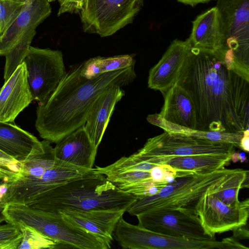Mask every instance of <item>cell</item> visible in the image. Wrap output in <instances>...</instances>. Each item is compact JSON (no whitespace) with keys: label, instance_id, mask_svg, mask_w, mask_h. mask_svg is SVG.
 I'll use <instances>...</instances> for the list:
<instances>
[{"label":"cell","instance_id":"1","mask_svg":"<svg viewBox=\"0 0 249 249\" xmlns=\"http://www.w3.org/2000/svg\"><path fill=\"white\" fill-rule=\"evenodd\" d=\"M175 84L195 104L197 130L243 133L249 126V81L217 56L193 48Z\"/></svg>","mask_w":249,"mask_h":249},{"label":"cell","instance_id":"2","mask_svg":"<svg viewBox=\"0 0 249 249\" xmlns=\"http://www.w3.org/2000/svg\"><path fill=\"white\" fill-rule=\"evenodd\" d=\"M83 63L72 67L55 89L36 108L35 126L40 137L57 143L84 125L96 98L114 86L124 87L136 77L134 66L87 79L80 74Z\"/></svg>","mask_w":249,"mask_h":249},{"label":"cell","instance_id":"3","mask_svg":"<svg viewBox=\"0 0 249 249\" xmlns=\"http://www.w3.org/2000/svg\"><path fill=\"white\" fill-rule=\"evenodd\" d=\"M136 197L113 185L94 170L56 187L30 200L25 205L51 213L66 210H125Z\"/></svg>","mask_w":249,"mask_h":249},{"label":"cell","instance_id":"4","mask_svg":"<svg viewBox=\"0 0 249 249\" xmlns=\"http://www.w3.org/2000/svg\"><path fill=\"white\" fill-rule=\"evenodd\" d=\"M5 222L22 223L57 243L56 249H107L111 244L99 236L51 213L22 205L9 204L2 210Z\"/></svg>","mask_w":249,"mask_h":249},{"label":"cell","instance_id":"5","mask_svg":"<svg viewBox=\"0 0 249 249\" xmlns=\"http://www.w3.org/2000/svg\"><path fill=\"white\" fill-rule=\"evenodd\" d=\"M235 169L222 168L204 175L177 177L156 194L136 198L126 212L136 216L144 212L184 208L195 210L198 200L206 191L221 183Z\"/></svg>","mask_w":249,"mask_h":249},{"label":"cell","instance_id":"6","mask_svg":"<svg viewBox=\"0 0 249 249\" xmlns=\"http://www.w3.org/2000/svg\"><path fill=\"white\" fill-rule=\"evenodd\" d=\"M158 157L137 152L123 157L105 167L96 166L95 172L104 175L120 190L142 198L157 193L167 184L165 172Z\"/></svg>","mask_w":249,"mask_h":249},{"label":"cell","instance_id":"7","mask_svg":"<svg viewBox=\"0 0 249 249\" xmlns=\"http://www.w3.org/2000/svg\"><path fill=\"white\" fill-rule=\"evenodd\" d=\"M224 59L240 76L249 75V0H218Z\"/></svg>","mask_w":249,"mask_h":249},{"label":"cell","instance_id":"8","mask_svg":"<svg viewBox=\"0 0 249 249\" xmlns=\"http://www.w3.org/2000/svg\"><path fill=\"white\" fill-rule=\"evenodd\" d=\"M49 2L48 0H31L26 3L13 23L0 35V55L6 58L4 82L23 62L36 27L51 14Z\"/></svg>","mask_w":249,"mask_h":249},{"label":"cell","instance_id":"9","mask_svg":"<svg viewBox=\"0 0 249 249\" xmlns=\"http://www.w3.org/2000/svg\"><path fill=\"white\" fill-rule=\"evenodd\" d=\"M113 237L124 249H231L228 238L197 240L176 238L147 230L140 225L118 221Z\"/></svg>","mask_w":249,"mask_h":249},{"label":"cell","instance_id":"10","mask_svg":"<svg viewBox=\"0 0 249 249\" xmlns=\"http://www.w3.org/2000/svg\"><path fill=\"white\" fill-rule=\"evenodd\" d=\"M143 0H84L81 19L85 32L112 35L131 23Z\"/></svg>","mask_w":249,"mask_h":249},{"label":"cell","instance_id":"11","mask_svg":"<svg viewBox=\"0 0 249 249\" xmlns=\"http://www.w3.org/2000/svg\"><path fill=\"white\" fill-rule=\"evenodd\" d=\"M94 169L79 167L58 159L53 167L39 178L6 183L7 188L0 201V209L2 211L9 204L25 205L36 196L82 177Z\"/></svg>","mask_w":249,"mask_h":249},{"label":"cell","instance_id":"12","mask_svg":"<svg viewBox=\"0 0 249 249\" xmlns=\"http://www.w3.org/2000/svg\"><path fill=\"white\" fill-rule=\"evenodd\" d=\"M23 62L34 100L44 103L55 89L67 72L59 50L30 46Z\"/></svg>","mask_w":249,"mask_h":249},{"label":"cell","instance_id":"13","mask_svg":"<svg viewBox=\"0 0 249 249\" xmlns=\"http://www.w3.org/2000/svg\"><path fill=\"white\" fill-rule=\"evenodd\" d=\"M136 216L139 225L162 234L197 240L215 238L206 233L195 210L178 208L147 211Z\"/></svg>","mask_w":249,"mask_h":249},{"label":"cell","instance_id":"14","mask_svg":"<svg viewBox=\"0 0 249 249\" xmlns=\"http://www.w3.org/2000/svg\"><path fill=\"white\" fill-rule=\"evenodd\" d=\"M221 183L208 189L194 208L206 233L212 237L216 233L232 231L247 224L249 217V198L235 206H229L212 194Z\"/></svg>","mask_w":249,"mask_h":249},{"label":"cell","instance_id":"15","mask_svg":"<svg viewBox=\"0 0 249 249\" xmlns=\"http://www.w3.org/2000/svg\"><path fill=\"white\" fill-rule=\"evenodd\" d=\"M234 145L191 136L162 133L148 139L137 152L150 157H177L194 155L232 154Z\"/></svg>","mask_w":249,"mask_h":249},{"label":"cell","instance_id":"16","mask_svg":"<svg viewBox=\"0 0 249 249\" xmlns=\"http://www.w3.org/2000/svg\"><path fill=\"white\" fill-rule=\"evenodd\" d=\"M191 51L189 38L174 40L159 61L150 70L148 88L159 90L163 95L175 84Z\"/></svg>","mask_w":249,"mask_h":249},{"label":"cell","instance_id":"17","mask_svg":"<svg viewBox=\"0 0 249 249\" xmlns=\"http://www.w3.org/2000/svg\"><path fill=\"white\" fill-rule=\"evenodd\" d=\"M34 100L26 65L21 63L0 91V121L14 123L17 116Z\"/></svg>","mask_w":249,"mask_h":249},{"label":"cell","instance_id":"18","mask_svg":"<svg viewBox=\"0 0 249 249\" xmlns=\"http://www.w3.org/2000/svg\"><path fill=\"white\" fill-rule=\"evenodd\" d=\"M188 38L193 48L212 53L224 61L226 53L224 39L215 6L195 18Z\"/></svg>","mask_w":249,"mask_h":249},{"label":"cell","instance_id":"19","mask_svg":"<svg viewBox=\"0 0 249 249\" xmlns=\"http://www.w3.org/2000/svg\"><path fill=\"white\" fill-rule=\"evenodd\" d=\"M125 210H66L58 212L67 221L99 236L111 245L113 233Z\"/></svg>","mask_w":249,"mask_h":249},{"label":"cell","instance_id":"20","mask_svg":"<svg viewBox=\"0 0 249 249\" xmlns=\"http://www.w3.org/2000/svg\"><path fill=\"white\" fill-rule=\"evenodd\" d=\"M124 95L122 87L114 86L101 93L91 105L84 127L97 148L100 144L115 105Z\"/></svg>","mask_w":249,"mask_h":249},{"label":"cell","instance_id":"21","mask_svg":"<svg viewBox=\"0 0 249 249\" xmlns=\"http://www.w3.org/2000/svg\"><path fill=\"white\" fill-rule=\"evenodd\" d=\"M53 148L59 160L79 167L92 169L98 148L83 125L58 141Z\"/></svg>","mask_w":249,"mask_h":249},{"label":"cell","instance_id":"22","mask_svg":"<svg viewBox=\"0 0 249 249\" xmlns=\"http://www.w3.org/2000/svg\"><path fill=\"white\" fill-rule=\"evenodd\" d=\"M163 96L164 102L159 116L169 123L196 129V107L188 92L175 84Z\"/></svg>","mask_w":249,"mask_h":249},{"label":"cell","instance_id":"23","mask_svg":"<svg viewBox=\"0 0 249 249\" xmlns=\"http://www.w3.org/2000/svg\"><path fill=\"white\" fill-rule=\"evenodd\" d=\"M232 154L164 157L163 163L169 165L182 176L204 175L224 168L231 160Z\"/></svg>","mask_w":249,"mask_h":249},{"label":"cell","instance_id":"24","mask_svg":"<svg viewBox=\"0 0 249 249\" xmlns=\"http://www.w3.org/2000/svg\"><path fill=\"white\" fill-rule=\"evenodd\" d=\"M39 141L14 123L0 121V150L15 160H24Z\"/></svg>","mask_w":249,"mask_h":249},{"label":"cell","instance_id":"25","mask_svg":"<svg viewBox=\"0 0 249 249\" xmlns=\"http://www.w3.org/2000/svg\"><path fill=\"white\" fill-rule=\"evenodd\" d=\"M151 124L161 128L171 134L183 135L212 142L231 143L239 147L243 133L193 129L169 123L160 118L158 113L148 115L146 118Z\"/></svg>","mask_w":249,"mask_h":249},{"label":"cell","instance_id":"26","mask_svg":"<svg viewBox=\"0 0 249 249\" xmlns=\"http://www.w3.org/2000/svg\"><path fill=\"white\" fill-rule=\"evenodd\" d=\"M246 187H249V171L235 169L212 194L226 205L235 206L240 202L238 199L240 190Z\"/></svg>","mask_w":249,"mask_h":249},{"label":"cell","instance_id":"27","mask_svg":"<svg viewBox=\"0 0 249 249\" xmlns=\"http://www.w3.org/2000/svg\"><path fill=\"white\" fill-rule=\"evenodd\" d=\"M20 230L22 239L18 249H55L57 243L34 228L22 223L14 224Z\"/></svg>","mask_w":249,"mask_h":249},{"label":"cell","instance_id":"28","mask_svg":"<svg viewBox=\"0 0 249 249\" xmlns=\"http://www.w3.org/2000/svg\"><path fill=\"white\" fill-rule=\"evenodd\" d=\"M25 3L15 0H0V35L13 23Z\"/></svg>","mask_w":249,"mask_h":249},{"label":"cell","instance_id":"29","mask_svg":"<svg viewBox=\"0 0 249 249\" xmlns=\"http://www.w3.org/2000/svg\"><path fill=\"white\" fill-rule=\"evenodd\" d=\"M22 239V232L16 225L9 222L0 225V249H18Z\"/></svg>","mask_w":249,"mask_h":249},{"label":"cell","instance_id":"30","mask_svg":"<svg viewBox=\"0 0 249 249\" xmlns=\"http://www.w3.org/2000/svg\"><path fill=\"white\" fill-rule=\"evenodd\" d=\"M102 73L117 71L135 66V60L129 54L116 55L110 57H101Z\"/></svg>","mask_w":249,"mask_h":249},{"label":"cell","instance_id":"31","mask_svg":"<svg viewBox=\"0 0 249 249\" xmlns=\"http://www.w3.org/2000/svg\"><path fill=\"white\" fill-rule=\"evenodd\" d=\"M102 73L101 56L90 58L83 63L80 74L85 78L91 79Z\"/></svg>","mask_w":249,"mask_h":249},{"label":"cell","instance_id":"32","mask_svg":"<svg viewBox=\"0 0 249 249\" xmlns=\"http://www.w3.org/2000/svg\"><path fill=\"white\" fill-rule=\"evenodd\" d=\"M60 7L58 16L66 12H78L81 10L84 0H58Z\"/></svg>","mask_w":249,"mask_h":249},{"label":"cell","instance_id":"33","mask_svg":"<svg viewBox=\"0 0 249 249\" xmlns=\"http://www.w3.org/2000/svg\"><path fill=\"white\" fill-rule=\"evenodd\" d=\"M247 224L240 226L232 231L233 237L236 239H243L249 238V231Z\"/></svg>","mask_w":249,"mask_h":249},{"label":"cell","instance_id":"34","mask_svg":"<svg viewBox=\"0 0 249 249\" xmlns=\"http://www.w3.org/2000/svg\"><path fill=\"white\" fill-rule=\"evenodd\" d=\"M239 147L245 151H249V130L246 129L243 132V136L241 139Z\"/></svg>","mask_w":249,"mask_h":249},{"label":"cell","instance_id":"35","mask_svg":"<svg viewBox=\"0 0 249 249\" xmlns=\"http://www.w3.org/2000/svg\"><path fill=\"white\" fill-rule=\"evenodd\" d=\"M16 160L0 150V167L8 165Z\"/></svg>","mask_w":249,"mask_h":249},{"label":"cell","instance_id":"36","mask_svg":"<svg viewBox=\"0 0 249 249\" xmlns=\"http://www.w3.org/2000/svg\"><path fill=\"white\" fill-rule=\"evenodd\" d=\"M178 1L190 6H195L199 3H207L212 0H177Z\"/></svg>","mask_w":249,"mask_h":249},{"label":"cell","instance_id":"37","mask_svg":"<svg viewBox=\"0 0 249 249\" xmlns=\"http://www.w3.org/2000/svg\"><path fill=\"white\" fill-rule=\"evenodd\" d=\"M246 154L244 153H237L233 152L231 155V160L234 162L240 160L242 162L245 161L246 160Z\"/></svg>","mask_w":249,"mask_h":249},{"label":"cell","instance_id":"38","mask_svg":"<svg viewBox=\"0 0 249 249\" xmlns=\"http://www.w3.org/2000/svg\"><path fill=\"white\" fill-rule=\"evenodd\" d=\"M2 181V180L0 179V183ZM3 221H5V218L3 213L2 211L0 210V225Z\"/></svg>","mask_w":249,"mask_h":249},{"label":"cell","instance_id":"39","mask_svg":"<svg viewBox=\"0 0 249 249\" xmlns=\"http://www.w3.org/2000/svg\"><path fill=\"white\" fill-rule=\"evenodd\" d=\"M18 0V1H19L27 3L28 2L30 1L31 0ZM48 0L49 2H51V1H54V0Z\"/></svg>","mask_w":249,"mask_h":249}]
</instances>
